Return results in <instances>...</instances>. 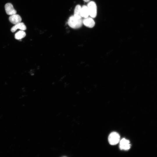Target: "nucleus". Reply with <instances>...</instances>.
I'll return each instance as SVG.
<instances>
[{
  "mask_svg": "<svg viewBox=\"0 0 157 157\" xmlns=\"http://www.w3.org/2000/svg\"><path fill=\"white\" fill-rule=\"evenodd\" d=\"M83 20L81 18H78L74 15L71 16L68 20V24L71 28L77 29L80 28L82 26Z\"/></svg>",
  "mask_w": 157,
  "mask_h": 157,
  "instance_id": "f257e3e1",
  "label": "nucleus"
},
{
  "mask_svg": "<svg viewBox=\"0 0 157 157\" xmlns=\"http://www.w3.org/2000/svg\"><path fill=\"white\" fill-rule=\"evenodd\" d=\"M120 140V136L117 132H113L111 133L108 137V141L110 144L112 145H115L119 142Z\"/></svg>",
  "mask_w": 157,
  "mask_h": 157,
  "instance_id": "f03ea898",
  "label": "nucleus"
},
{
  "mask_svg": "<svg viewBox=\"0 0 157 157\" xmlns=\"http://www.w3.org/2000/svg\"><path fill=\"white\" fill-rule=\"evenodd\" d=\"M89 15L92 18L95 17L97 15V6L95 3L93 1H89L88 4Z\"/></svg>",
  "mask_w": 157,
  "mask_h": 157,
  "instance_id": "7ed1b4c3",
  "label": "nucleus"
},
{
  "mask_svg": "<svg viewBox=\"0 0 157 157\" xmlns=\"http://www.w3.org/2000/svg\"><path fill=\"white\" fill-rule=\"evenodd\" d=\"M131 146V144L129 140L123 138L120 140L119 147L121 150H128L130 148Z\"/></svg>",
  "mask_w": 157,
  "mask_h": 157,
  "instance_id": "20e7f679",
  "label": "nucleus"
},
{
  "mask_svg": "<svg viewBox=\"0 0 157 157\" xmlns=\"http://www.w3.org/2000/svg\"><path fill=\"white\" fill-rule=\"evenodd\" d=\"M5 11L7 14L12 15L16 14V11L14 8L13 5L10 3H7L5 6Z\"/></svg>",
  "mask_w": 157,
  "mask_h": 157,
  "instance_id": "39448f33",
  "label": "nucleus"
},
{
  "mask_svg": "<svg viewBox=\"0 0 157 157\" xmlns=\"http://www.w3.org/2000/svg\"><path fill=\"white\" fill-rule=\"evenodd\" d=\"M83 23L85 26L90 28L93 27L95 25V22L91 17H88L84 19L83 20Z\"/></svg>",
  "mask_w": 157,
  "mask_h": 157,
  "instance_id": "423d86ee",
  "label": "nucleus"
},
{
  "mask_svg": "<svg viewBox=\"0 0 157 157\" xmlns=\"http://www.w3.org/2000/svg\"><path fill=\"white\" fill-rule=\"evenodd\" d=\"M9 20L11 23L16 24L21 22L22 18L19 15L16 14L11 15L9 17Z\"/></svg>",
  "mask_w": 157,
  "mask_h": 157,
  "instance_id": "0eeeda50",
  "label": "nucleus"
},
{
  "mask_svg": "<svg viewBox=\"0 0 157 157\" xmlns=\"http://www.w3.org/2000/svg\"><path fill=\"white\" fill-rule=\"evenodd\" d=\"M26 27L25 24L23 22L17 23L13 26L11 29V31L12 32H15L17 29H19L22 30H25Z\"/></svg>",
  "mask_w": 157,
  "mask_h": 157,
  "instance_id": "6e6552de",
  "label": "nucleus"
},
{
  "mask_svg": "<svg viewBox=\"0 0 157 157\" xmlns=\"http://www.w3.org/2000/svg\"><path fill=\"white\" fill-rule=\"evenodd\" d=\"M81 14L82 17L86 18L89 15L88 7L85 5H83L81 7Z\"/></svg>",
  "mask_w": 157,
  "mask_h": 157,
  "instance_id": "1a4fd4ad",
  "label": "nucleus"
},
{
  "mask_svg": "<svg viewBox=\"0 0 157 157\" xmlns=\"http://www.w3.org/2000/svg\"><path fill=\"white\" fill-rule=\"evenodd\" d=\"M81 6L79 5H76L74 9V16L78 18H81Z\"/></svg>",
  "mask_w": 157,
  "mask_h": 157,
  "instance_id": "9d476101",
  "label": "nucleus"
},
{
  "mask_svg": "<svg viewBox=\"0 0 157 157\" xmlns=\"http://www.w3.org/2000/svg\"><path fill=\"white\" fill-rule=\"evenodd\" d=\"M26 35L25 32L23 30H20L17 32L15 35V39L20 40L24 38Z\"/></svg>",
  "mask_w": 157,
  "mask_h": 157,
  "instance_id": "9b49d317",
  "label": "nucleus"
},
{
  "mask_svg": "<svg viewBox=\"0 0 157 157\" xmlns=\"http://www.w3.org/2000/svg\"><path fill=\"white\" fill-rule=\"evenodd\" d=\"M83 1L86 2H89L90 0H83Z\"/></svg>",
  "mask_w": 157,
  "mask_h": 157,
  "instance_id": "f8f14e48",
  "label": "nucleus"
},
{
  "mask_svg": "<svg viewBox=\"0 0 157 157\" xmlns=\"http://www.w3.org/2000/svg\"><path fill=\"white\" fill-rule=\"evenodd\" d=\"M66 157V156H64V157Z\"/></svg>",
  "mask_w": 157,
  "mask_h": 157,
  "instance_id": "ddd939ff",
  "label": "nucleus"
}]
</instances>
